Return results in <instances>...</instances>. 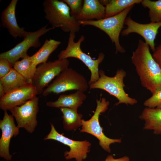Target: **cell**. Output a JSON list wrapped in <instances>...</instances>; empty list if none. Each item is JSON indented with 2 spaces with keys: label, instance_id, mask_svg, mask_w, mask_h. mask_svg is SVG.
I'll use <instances>...</instances> for the list:
<instances>
[{
  "label": "cell",
  "instance_id": "1",
  "mask_svg": "<svg viewBox=\"0 0 161 161\" xmlns=\"http://www.w3.org/2000/svg\"><path fill=\"white\" fill-rule=\"evenodd\" d=\"M131 59L143 86L152 94L161 89V68L154 59L148 44L139 39Z\"/></svg>",
  "mask_w": 161,
  "mask_h": 161
},
{
  "label": "cell",
  "instance_id": "2",
  "mask_svg": "<svg viewBox=\"0 0 161 161\" xmlns=\"http://www.w3.org/2000/svg\"><path fill=\"white\" fill-rule=\"evenodd\" d=\"M43 6L45 18L52 28L60 27L66 32L79 31V21L71 16L69 7L61 0H45Z\"/></svg>",
  "mask_w": 161,
  "mask_h": 161
},
{
  "label": "cell",
  "instance_id": "3",
  "mask_svg": "<svg viewBox=\"0 0 161 161\" xmlns=\"http://www.w3.org/2000/svg\"><path fill=\"white\" fill-rule=\"evenodd\" d=\"M75 33H69L67 46L65 49L60 52L58 57L59 59L75 58L82 61L91 72L90 78L88 82L89 85L97 80L99 78V66L104 60L105 55L103 52H100L97 59H93L90 55L84 52L81 49V44L84 40L85 36L81 35L78 41L75 42Z\"/></svg>",
  "mask_w": 161,
  "mask_h": 161
},
{
  "label": "cell",
  "instance_id": "4",
  "mask_svg": "<svg viewBox=\"0 0 161 161\" xmlns=\"http://www.w3.org/2000/svg\"><path fill=\"white\" fill-rule=\"evenodd\" d=\"M99 73V78L98 80L89 85L90 89H101L113 96L118 100L115 103L116 106L121 103L132 105L137 103V100L130 97L124 90L125 85L124 79L126 73L124 70L118 69L115 75L112 77L106 75L102 70H100Z\"/></svg>",
  "mask_w": 161,
  "mask_h": 161
},
{
  "label": "cell",
  "instance_id": "5",
  "mask_svg": "<svg viewBox=\"0 0 161 161\" xmlns=\"http://www.w3.org/2000/svg\"><path fill=\"white\" fill-rule=\"evenodd\" d=\"M133 6L125 9L120 13L114 16L99 20H90L79 21L80 25H90L95 27L104 32L109 36L112 42L114 44L115 53H123L126 51L121 45L119 36L124 27L125 20Z\"/></svg>",
  "mask_w": 161,
  "mask_h": 161
},
{
  "label": "cell",
  "instance_id": "6",
  "mask_svg": "<svg viewBox=\"0 0 161 161\" xmlns=\"http://www.w3.org/2000/svg\"><path fill=\"white\" fill-rule=\"evenodd\" d=\"M89 86L83 75L68 68L55 77L44 89L42 95L46 96L51 93L58 94L72 90L84 92L87 90Z\"/></svg>",
  "mask_w": 161,
  "mask_h": 161
},
{
  "label": "cell",
  "instance_id": "7",
  "mask_svg": "<svg viewBox=\"0 0 161 161\" xmlns=\"http://www.w3.org/2000/svg\"><path fill=\"white\" fill-rule=\"evenodd\" d=\"M97 106L94 114L89 120H82L81 132L90 134L95 137L99 140L101 147L108 153H110V145L115 143H120L121 139H113L106 136L103 132V129L100 126L99 117L101 113L104 112L108 109L109 102L104 97L96 100Z\"/></svg>",
  "mask_w": 161,
  "mask_h": 161
},
{
  "label": "cell",
  "instance_id": "8",
  "mask_svg": "<svg viewBox=\"0 0 161 161\" xmlns=\"http://www.w3.org/2000/svg\"><path fill=\"white\" fill-rule=\"evenodd\" d=\"M47 25L33 32L25 31L23 40L9 50L0 54V58L8 60L13 65L20 58L27 55V52L31 47L38 48L41 45L39 38L47 32L54 29L47 28Z\"/></svg>",
  "mask_w": 161,
  "mask_h": 161
},
{
  "label": "cell",
  "instance_id": "9",
  "mask_svg": "<svg viewBox=\"0 0 161 161\" xmlns=\"http://www.w3.org/2000/svg\"><path fill=\"white\" fill-rule=\"evenodd\" d=\"M69 64L67 59H58L39 64L32 82L38 94L42 93L44 88L62 71L68 68Z\"/></svg>",
  "mask_w": 161,
  "mask_h": 161
},
{
  "label": "cell",
  "instance_id": "10",
  "mask_svg": "<svg viewBox=\"0 0 161 161\" xmlns=\"http://www.w3.org/2000/svg\"><path fill=\"white\" fill-rule=\"evenodd\" d=\"M38 98L36 96L9 110L15 118L19 128H24L30 133L35 131L38 123L37 116L38 111Z\"/></svg>",
  "mask_w": 161,
  "mask_h": 161
},
{
  "label": "cell",
  "instance_id": "11",
  "mask_svg": "<svg viewBox=\"0 0 161 161\" xmlns=\"http://www.w3.org/2000/svg\"><path fill=\"white\" fill-rule=\"evenodd\" d=\"M51 129L49 133L44 138L45 140H53L67 145L70 148L69 151L64 152V156L66 160L74 158L76 161H83L87 157L91 145L88 141H75L71 139L60 134L55 129L53 124L51 123Z\"/></svg>",
  "mask_w": 161,
  "mask_h": 161
},
{
  "label": "cell",
  "instance_id": "12",
  "mask_svg": "<svg viewBox=\"0 0 161 161\" xmlns=\"http://www.w3.org/2000/svg\"><path fill=\"white\" fill-rule=\"evenodd\" d=\"M125 24L127 27L122 30L121 32L122 36H127L132 33L138 34L144 38L151 50L154 52L155 51L154 41L158 30L161 27V21L142 24L134 21L129 16L126 17Z\"/></svg>",
  "mask_w": 161,
  "mask_h": 161
},
{
  "label": "cell",
  "instance_id": "13",
  "mask_svg": "<svg viewBox=\"0 0 161 161\" xmlns=\"http://www.w3.org/2000/svg\"><path fill=\"white\" fill-rule=\"evenodd\" d=\"M38 93L32 83H27L6 93L0 99V108L3 110H10L21 105L35 97Z\"/></svg>",
  "mask_w": 161,
  "mask_h": 161
},
{
  "label": "cell",
  "instance_id": "14",
  "mask_svg": "<svg viewBox=\"0 0 161 161\" xmlns=\"http://www.w3.org/2000/svg\"><path fill=\"white\" fill-rule=\"evenodd\" d=\"M4 111L3 119L0 120V128L2 132L0 139V156L10 161L12 158L9 151L10 141L13 137L18 134L19 128L16 125L14 117L8 114L7 111Z\"/></svg>",
  "mask_w": 161,
  "mask_h": 161
},
{
  "label": "cell",
  "instance_id": "15",
  "mask_svg": "<svg viewBox=\"0 0 161 161\" xmlns=\"http://www.w3.org/2000/svg\"><path fill=\"white\" fill-rule=\"evenodd\" d=\"M18 0H12L7 7L1 12V21L2 27L6 29L13 38L23 37L25 32L23 27L18 26L16 16Z\"/></svg>",
  "mask_w": 161,
  "mask_h": 161
},
{
  "label": "cell",
  "instance_id": "16",
  "mask_svg": "<svg viewBox=\"0 0 161 161\" xmlns=\"http://www.w3.org/2000/svg\"><path fill=\"white\" fill-rule=\"evenodd\" d=\"M105 7L98 0H84L82 10L75 19L78 21L105 18Z\"/></svg>",
  "mask_w": 161,
  "mask_h": 161
},
{
  "label": "cell",
  "instance_id": "17",
  "mask_svg": "<svg viewBox=\"0 0 161 161\" xmlns=\"http://www.w3.org/2000/svg\"><path fill=\"white\" fill-rule=\"evenodd\" d=\"M86 98L83 92L77 91L73 93L61 95L56 101L47 102L46 105L49 107H65L77 110Z\"/></svg>",
  "mask_w": 161,
  "mask_h": 161
},
{
  "label": "cell",
  "instance_id": "18",
  "mask_svg": "<svg viewBox=\"0 0 161 161\" xmlns=\"http://www.w3.org/2000/svg\"><path fill=\"white\" fill-rule=\"evenodd\" d=\"M139 117L145 122L144 129L153 130L154 134H161V109L146 107Z\"/></svg>",
  "mask_w": 161,
  "mask_h": 161
},
{
  "label": "cell",
  "instance_id": "19",
  "mask_svg": "<svg viewBox=\"0 0 161 161\" xmlns=\"http://www.w3.org/2000/svg\"><path fill=\"white\" fill-rule=\"evenodd\" d=\"M37 66L32 56L27 55L21 61L15 63L13 67L25 79L28 83H32Z\"/></svg>",
  "mask_w": 161,
  "mask_h": 161
},
{
  "label": "cell",
  "instance_id": "20",
  "mask_svg": "<svg viewBox=\"0 0 161 161\" xmlns=\"http://www.w3.org/2000/svg\"><path fill=\"white\" fill-rule=\"evenodd\" d=\"M63 114L64 129L67 131L75 130L82 126V115L78 113L77 110L62 107L60 108Z\"/></svg>",
  "mask_w": 161,
  "mask_h": 161
},
{
  "label": "cell",
  "instance_id": "21",
  "mask_svg": "<svg viewBox=\"0 0 161 161\" xmlns=\"http://www.w3.org/2000/svg\"><path fill=\"white\" fill-rule=\"evenodd\" d=\"M0 83L2 85L6 94L27 83L25 79L14 68L1 78Z\"/></svg>",
  "mask_w": 161,
  "mask_h": 161
},
{
  "label": "cell",
  "instance_id": "22",
  "mask_svg": "<svg viewBox=\"0 0 161 161\" xmlns=\"http://www.w3.org/2000/svg\"><path fill=\"white\" fill-rule=\"evenodd\" d=\"M60 41L46 39L40 49L32 56L37 65L46 63L50 55L61 44Z\"/></svg>",
  "mask_w": 161,
  "mask_h": 161
},
{
  "label": "cell",
  "instance_id": "23",
  "mask_svg": "<svg viewBox=\"0 0 161 161\" xmlns=\"http://www.w3.org/2000/svg\"><path fill=\"white\" fill-rule=\"evenodd\" d=\"M142 1V0H108L105 6V18L117 15L128 7L141 3Z\"/></svg>",
  "mask_w": 161,
  "mask_h": 161
},
{
  "label": "cell",
  "instance_id": "24",
  "mask_svg": "<svg viewBox=\"0 0 161 161\" xmlns=\"http://www.w3.org/2000/svg\"><path fill=\"white\" fill-rule=\"evenodd\" d=\"M141 3L143 6L149 9V16L151 22L161 21V0H142Z\"/></svg>",
  "mask_w": 161,
  "mask_h": 161
},
{
  "label": "cell",
  "instance_id": "25",
  "mask_svg": "<svg viewBox=\"0 0 161 161\" xmlns=\"http://www.w3.org/2000/svg\"><path fill=\"white\" fill-rule=\"evenodd\" d=\"M144 105L150 108L161 109V89L156 91L144 102Z\"/></svg>",
  "mask_w": 161,
  "mask_h": 161
},
{
  "label": "cell",
  "instance_id": "26",
  "mask_svg": "<svg viewBox=\"0 0 161 161\" xmlns=\"http://www.w3.org/2000/svg\"><path fill=\"white\" fill-rule=\"evenodd\" d=\"M69 7L71 16L75 18L80 13L83 4L82 0H61Z\"/></svg>",
  "mask_w": 161,
  "mask_h": 161
},
{
  "label": "cell",
  "instance_id": "27",
  "mask_svg": "<svg viewBox=\"0 0 161 161\" xmlns=\"http://www.w3.org/2000/svg\"><path fill=\"white\" fill-rule=\"evenodd\" d=\"M11 63L7 59L0 58V79L8 74L13 68Z\"/></svg>",
  "mask_w": 161,
  "mask_h": 161
},
{
  "label": "cell",
  "instance_id": "28",
  "mask_svg": "<svg viewBox=\"0 0 161 161\" xmlns=\"http://www.w3.org/2000/svg\"><path fill=\"white\" fill-rule=\"evenodd\" d=\"M152 56L154 59L161 68V44L156 47Z\"/></svg>",
  "mask_w": 161,
  "mask_h": 161
},
{
  "label": "cell",
  "instance_id": "29",
  "mask_svg": "<svg viewBox=\"0 0 161 161\" xmlns=\"http://www.w3.org/2000/svg\"><path fill=\"white\" fill-rule=\"evenodd\" d=\"M129 157L127 156H124L122 157L117 158H114L112 155L107 156L105 160L104 161H129Z\"/></svg>",
  "mask_w": 161,
  "mask_h": 161
},
{
  "label": "cell",
  "instance_id": "30",
  "mask_svg": "<svg viewBox=\"0 0 161 161\" xmlns=\"http://www.w3.org/2000/svg\"><path fill=\"white\" fill-rule=\"evenodd\" d=\"M6 94L4 88L2 85L0 83V97L1 98L3 97Z\"/></svg>",
  "mask_w": 161,
  "mask_h": 161
}]
</instances>
